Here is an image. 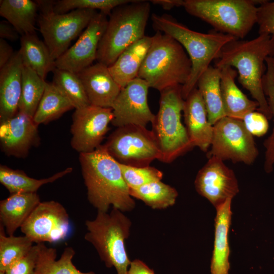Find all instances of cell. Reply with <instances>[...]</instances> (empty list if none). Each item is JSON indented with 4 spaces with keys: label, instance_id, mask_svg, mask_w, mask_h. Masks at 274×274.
<instances>
[{
    "label": "cell",
    "instance_id": "1",
    "mask_svg": "<svg viewBox=\"0 0 274 274\" xmlns=\"http://www.w3.org/2000/svg\"><path fill=\"white\" fill-rule=\"evenodd\" d=\"M79 159L87 199L98 211L107 212L111 206L121 212L134 208L119 163L103 145L92 152L80 153Z\"/></svg>",
    "mask_w": 274,
    "mask_h": 274
},
{
    "label": "cell",
    "instance_id": "2",
    "mask_svg": "<svg viewBox=\"0 0 274 274\" xmlns=\"http://www.w3.org/2000/svg\"><path fill=\"white\" fill-rule=\"evenodd\" d=\"M269 57H274V36L261 33L251 40L236 39L227 43L216 59L215 67H235L238 82L258 104V111L270 120L272 116L263 87L265 60Z\"/></svg>",
    "mask_w": 274,
    "mask_h": 274
},
{
    "label": "cell",
    "instance_id": "3",
    "mask_svg": "<svg viewBox=\"0 0 274 274\" xmlns=\"http://www.w3.org/2000/svg\"><path fill=\"white\" fill-rule=\"evenodd\" d=\"M151 20L156 31L169 36L178 42L190 58L191 73L187 81L182 86L184 100L196 88L199 78L210 66L211 62L219 57L223 47L236 39L231 35L217 31L208 33L195 31L168 15L153 13Z\"/></svg>",
    "mask_w": 274,
    "mask_h": 274
},
{
    "label": "cell",
    "instance_id": "4",
    "mask_svg": "<svg viewBox=\"0 0 274 274\" xmlns=\"http://www.w3.org/2000/svg\"><path fill=\"white\" fill-rule=\"evenodd\" d=\"M192 64L183 46L174 39L157 31L141 66L138 78L160 92L183 86L187 81Z\"/></svg>",
    "mask_w": 274,
    "mask_h": 274
},
{
    "label": "cell",
    "instance_id": "5",
    "mask_svg": "<svg viewBox=\"0 0 274 274\" xmlns=\"http://www.w3.org/2000/svg\"><path fill=\"white\" fill-rule=\"evenodd\" d=\"M150 9L149 1L133 0L112 11L98 47V62L110 66L126 48L145 36Z\"/></svg>",
    "mask_w": 274,
    "mask_h": 274
},
{
    "label": "cell",
    "instance_id": "6",
    "mask_svg": "<svg viewBox=\"0 0 274 274\" xmlns=\"http://www.w3.org/2000/svg\"><path fill=\"white\" fill-rule=\"evenodd\" d=\"M258 0H184L189 14L211 25L217 31L244 38L257 21Z\"/></svg>",
    "mask_w": 274,
    "mask_h": 274
},
{
    "label": "cell",
    "instance_id": "7",
    "mask_svg": "<svg viewBox=\"0 0 274 274\" xmlns=\"http://www.w3.org/2000/svg\"><path fill=\"white\" fill-rule=\"evenodd\" d=\"M131 224L130 220L115 208L109 214L98 211L95 219L85 222V239L93 245L107 267L115 268L117 274H127L131 263L125 246Z\"/></svg>",
    "mask_w": 274,
    "mask_h": 274
},
{
    "label": "cell",
    "instance_id": "8",
    "mask_svg": "<svg viewBox=\"0 0 274 274\" xmlns=\"http://www.w3.org/2000/svg\"><path fill=\"white\" fill-rule=\"evenodd\" d=\"M182 86L169 87L160 92L159 110L151 123L160 152L159 160L164 163L173 162L193 148L181 122L185 101Z\"/></svg>",
    "mask_w": 274,
    "mask_h": 274
},
{
    "label": "cell",
    "instance_id": "9",
    "mask_svg": "<svg viewBox=\"0 0 274 274\" xmlns=\"http://www.w3.org/2000/svg\"><path fill=\"white\" fill-rule=\"evenodd\" d=\"M40 14L38 24L51 56L56 60L69 48L71 42L82 33L97 12L77 9L59 14L54 11V1H36Z\"/></svg>",
    "mask_w": 274,
    "mask_h": 274
},
{
    "label": "cell",
    "instance_id": "10",
    "mask_svg": "<svg viewBox=\"0 0 274 274\" xmlns=\"http://www.w3.org/2000/svg\"><path fill=\"white\" fill-rule=\"evenodd\" d=\"M119 163L125 165L150 166L159 160V148L152 130L146 127L129 125L117 127L103 145Z\"/></svg>",
    "mask_w": 274,
    "mask_h": 274
},
{
    "label": "cell",
    "instance_id": "11",
    "mask_svg": "<svg viewBox=\"0 0 274 274\" xmlns=\"http://www.w3.org/2000/svg\"><path fill=\"white\" fill-rule=\"evenodd\" d=\"M208 158L252 164L259 152L253 136L242 120L225 116L213 125V134Z\"/></svg>",
    "mask_w": 274,
    "mask_h": 274
},
{
    "label": "cell",
    "instance_id": "12",
    "mask_svg": "<svg viewBox=\"0 0 274 274\" xmlns=\"http://www.w3.org/2000/svg\"><path fill=\"white\" fill-rule=\"evenodd\" d=\"M20 229L36 244L55 243L67 237L70 231L69 216L66 209L58 202H40Z\"/></svg>",
    "mask_w": 274,
    "mask_h": 274
},
{
    "label": "cell",
    "instance_id": "13",
    "mask_svg": "<svg viewBox=\"0 0 274 274\" xmlns=\"http://www.w3.org/2000/svg\"><path fill=\"white\" fill-rule=\"evenodd\" d=\"M113 117L112 108L90 105L75 109L71 128L72 147L79 154L96 149L109 131Z\"/></svg>",
    "mask_w": 274,
    "mask_h": 274
},
{
    "label": "cell",
    "instance_id": "14",
    "mask_svg": "<svg viewBox=\"0 0 274 274\" xmlns=\"http://www.w3.org/2000/svg\"><path fill=\"white\" fill-rule=\"evenodd\" d=\"M149 86L144 80L136 78L122 88L112 107L111 124L117 127L129 125L146 127L155 117L148 104Z\"/></svg>",
    "mask_w": 274,
    "mask_h": 274
},
{
    "label": "cell",
    "instance_id": "15",
    "mask_svg": "<svg viewBox=\"0 0 274 274\" xmlns=\"http://www.w3.org/2000/svg\"><path fill=\"white\" fill-rule=\"evenodd\" d=\"M108 21L107 15L97 12L76 42L55 61V67L78 74L93 64Z\"/></svg>",
    "mask_w": 274,
    "mask_h": 274
},
{
    "label": "cell",
    "instance_id": "16",
    "mask_svg": "<svg viewBox=\"0 0 274 274\" xmlns=\"http://www.w3.org/2000/svg\"><path fill=\"white\" fill-rule=\"evenodd\" d=\"M198 171L194 182L197 192L216 209L239 192L233 171L221 159L211 157Z\"/></svg>",
    "mask_w": 274,
    "mask_h": 274
},
{
    "label": "cell",
    "instance_id": "17",
    "mask_svg": "<svg viewBox=\"0 0 274 274\" xmlns=\"http://www.w3.org/2000/svg\"><path fill=\"white\" fill-rule=\"evenodd\" d=\"M38 125L33 118L18 111L12 117L0 123V143L7 156L26 157L32 147L40 143Z\"/></svg>",
    "mask_w": 274,
    "mask_h": 274
},
{
    "label": "cell",
    "instance_id": "18",
    "mask_svg": "<svg viewBox=\"0 0 274 274\" xmlns=\"http://www.w3.org/2000/svg\"><path fill=\"white\" fill-rule=\"evenodd\" d=\"M77 75L90 105L112 108L122 88L112 76L109 66L97 62Z\"/></svg>",
    "mask_w": 274,
    "mask_h": 274
},
{
    "label": "cell",
    "instance_id": "19",
    "mask_svg": "<svg viewBox=\"0 0 274 274\" xmlns=\"http://www.w3.org/2000/svg\"><path fill=\"white\" fill-rule=\"evenodd\" d=\"M183 112L185 127L192 146L207 152L211 146L213 125L209 122L204 102L197 88L185 99Z\"/></svg>",
    "mask_w": 274,
    "mask_h": 274
},
{
    "label": "cell",
    "instance_id": "20",
    "mask_svg": "<svg viewBox=\"0 0 274 274\" xmlns=\"http://www.w3.org/2000/svg\"><path fill=\"white\" fill-rule=\"evenodd\" d=\"M22 67L19 50L8 63L0 68V123L12 117L18 111Z\"/></svg>",
    "mask_w": 274,
    "mask_h": 274
},
{
    "label": "cell",
    "instance_id": "21",
    "mask_svg": "<svg viewBox=\"0 0 274 274\" xmlns=\"http://www.w3.org/2000/svg\"><path fill=\"white\" fill-rule=\"evenodd\" d=\"M231 200L227 199L217 208L215 219V239L211 263V274H228L230 249L228 232L231 222Z\"/></svg>",
    "mask_w": 274,
    "mask_h": 274
},
{
    "label": "cell",
    "instance_id": "22",
    "mask_svg": "<svg viewBox=\"0 0 274 274\" xmlns=\"http://www.w3.org/2000/svg\"><path fill=\"white\" fill-rule=\"evenodd\" d=\"M220 73L221 96L226 116L242 120L248 113L258 110V104L250 99L236 85L237 71L225 66L220 68Z\"/></svg>",
    "mask_w": 274,
    "mask_h": 274
},
{
    "label": "cell",
    "instance_id": "23",
    "mask_svg": "<svg viewBox=\"0 0 274 274\" xmlns=\"http://www.w3.org/2000/svg\"><path fill=\"white\" fill-rule=\"evenodd\" d=\"M152 41V37L144 36L126 48L109 66L112 76L121 88L138 77Z\"/></svg>",
    "mask_w": 274,
    "mask_h": 274
},
{
    "label": "cell",
    "instance_id": "24",
    "mask_svg": "<svg viewBox=\"0 0 274 274\" xmlns=\"http://www.w3.org/2000/svg\"><path fill=\"white\" fill-rule=\"evenodd\" d=\"M36 193H18L11 194L0 202V220L9 235H14L35 208L40 203Z\"/></svg>",
    "mask_w": 274,
    "mask_h": 274
},
{
    "label": "cell",
    "instance_id": "25",
    "mask_svg": "<svg viewBox=\"0 0 274 274\" xmlns=\"http://www.w3.org/2000/svg\"><path fill=\"white\" fill-rule=\"evenodd\" d=\"M39 6L31 0H1L0 15L5 18L20 35L36 33Z\"/></svg>",
    "mask_w": 274,
    "mask_h": 274
},
{
    "label": "cell",
    "instance_id": "26",
    "mask_svg": "<svg viewBox=\"0 0 274 274\" xmlns=\"http://www.w3.org/2000/svg\"><path fill=\"white\" fill-rule=\"evenodd\" d=\"M19 49L23 64L45 80L47 74L56 68L55 60L45 42L40 40L36 33L22 36Z\"/></svg>",
    "mask_w": 274,
    "mask_h": 274
},
{
    "label": "cell",
    "instance_id": "27",
    "mask_svg": "<svg viewBox=\"0 0 274 274\" xmlns=\"http://www.w3.org/2000/svg\"><path fill=\"white\" fill-rule=\"evenodd\" d=\"M220 69L210 66L199 78L196 87L199 91L208 113L209 122L214 125L226 116L220 85Z\"/></svg>",
    "mask_w": 274,
    "mask_h": 274
},
{
    "label": "cell",
    "instance_id": "28",
    "mask_svg": "<svg viewBox=\"0 0 274 274\" xmlns=\"http://www.w3.org/2000/svg\"><path fill=\"white\" fill-rule=\"evenodd\" d=\"M39 250L34 274H95L93 271L84 272L78 269L72 260L75 251L72 247H66L59 259L54 248L39 243Z\"/></svg>",
    "mask_w": 274,
    "mask_h": 274
},
{
    "label": "cell",
    "instance_id": "29",
    "mask_svg": "<svg viewBox=\"0 0 274 274\" xmlns=\"http://www.w3.org/2000/svg\"><path fill=\"white\" fill-rule=\"evenodd\" d=\"M72 167L54 174L51 177L36 179L28 177L23 171L13 169L7 166H0V183L9 191L10 194L18 193H36L43 185L52 183L71 173Z\"/></svg>",
    "mask_w": 274,
    "mask_h": 274
},
{
    "label": "cell",
    "instance_id": "30",
    "mask_svg": "<svg viewBox=\"0 0 274 274\" xmlns=\"http://www.w3.org/2000/svg\"><path fill=\"white\" fill-rule=\"evenodd\" d=\"M74 108L69 99L59 89L52 83L47 82L33 120L38 126L46 124Z\"/></svg>",
    "mask_w": 274,
    "mask_h": 274
},
{
    "label": "cell",
    "instance_id": "31",
    "mask_svg": "<svg viewBox=\"0 0 274 274\" xmlns=\"http://www.w3.org/2000/svg\"><path fill=\"white\" fill-rule=\"evenodd\" d=\"M46 83L36 72L23 64L18 111L33 118L44 94Z\"/></svg>",
    "mask_w": 274,
    "mask_h": 274
},
{
    "label": "cell",
    "instance_id": "32",
    "mask_svg": "<svg viewBox=\"0 0 274 274\" xmlns=\"http://www.w3.org/2000/svg\"><path fill=\"white\" fill-rule=\"evenodd\" d=\"M132 197L142 200L154 209H165L174 205L178 195L175 188L161 181L153 182L137 188L129 189Z\"/></svg>",
    "mask_w": 274,
    "mask_h": 274
},
{
    "label": "cell",
    "instance_id": "33",
    "mask_svg": "<svg viewBox=\"0 0 274 274\" xmlns=\"http://www.w3.org/2000/svg\"><path fill=\"white\" fill-rule=\"evenodd\" d=\"M5 228L0 227V272L26 255L32 247L33 242L26 235L15 236L5 234Z\"/></svg>",
    "mask_w": 274,
    "mask_h": 274
},
{
    "label": "cell",
    "instance_id": "34",
    "mask_svg": "<svg viewBox=\"0 0 274 274\" xmlns=\"http://www.w3.org/2000/svg\"><path fill=\"white\" fill-rule=\"evenodd\" d=\"M52 83L69 99L75 109L90 105L77 74L55 68Z\"/></svg>",
    "mask_w": 274,
    "mask_h": 274
},
{
    "label": "cell",
    "instance_id": "35",
    "mask_svg": "<svg viewBox=\"0 0 274 274\" xmlns=\"http://www.w3.org/2000/svg\"><path fill=\"white\" fill-rule=\"evenodd\" d=\"M265 62L266 68L263 78V87L274 122V57H267ZM263 145L265 149L264 169L267 173H270L274 166V126Z\"/></svg>",
    "mask_w": 274,
    "mask_h": 274
},
{
    "label": "cell",
    "instance_id": "36",
    "mask_svg": "<svg viewBox=\"0 0 274 274\" xmlns=\"http://www.w3.org/2000/svg\"><path fill=\"white\" fill-rule=\"evenodd\" d=\"M133 0H59L55 1V13L62 14L77 9L100 10L107 16L116 7L132 2Z\"/></svg>",
    "mask_w": 274,
    "mask_h": 274
},
{
    "label": "cell",
    "instance_id": "37",
    "mask_svg": "<svg viewBox=\"0 0 274 274\" xmlns=\"http://www.w3.org/2000/svg\"><path fill=\"white\" fill-rule=\"evenodd\" d=\"M123 178L129 189H134L145 184L161 181L163 173L150 166L136 167L120 164Z\"/></svg>",
    "mask_w": 274,
    "mask_h": 274
},
{
    "label": "cell",
    "instance_id": "38",
    "mask_svg": "<svg viewBox=\"0 0 274 274\" xmlns=\"http://www.w3.org/2000/svg\"><path fill=\"white\" fill-rule=\"evenodd\" d=\"M39 245H33L28 253L10 266L0 274H34L38 255Z\"/></svg>",
    "mask_w": 274,
    "mask_h": 274
},
{
    "label": "cell",
    "instance_id": "39",
    "mask_svg": "<svg viewBox=\"0 0 274 274\" xmlns=\"http://www.w3.org/2000/svg\"><path fill=\"white\" fill-rule=\"evenodd\" d=\"M257 23L259 34L274 36V1L263 0L258 5Z\"/></svg>",
    "mask_w": 274,
    "mask_h": 274
},
{
    "label": "cell",
    "instance_id": "40",
    "mask_svg": "<svg viewBox=\"0 0 274 274\" xmlns=\"http://www.w3.org/2000/svg\"><path fill=\"white\" fill-rule=\"evenodd\" d=\"M242 121L253 136L261 137L266 133L269 128L268 118L259 111H254L248 113Z\"/></svg>",
    "mask_w": 274,
    "mask_h": 274
},
{
    "label": "cell",
    "instance_id": "41",
    "mask_svg": "<svg viewBox=\"0 0 274 274\" xmlns=\"http://www.w3.org/2000/svg\"><path fill=\"white\" fill-rule=\"evenodd\" d=\"M19 34L15 28L8 21L0 22V38L11 41H17L19 38Z\"/></svg>",
    "mask_w": 274,
    "mask_h": 274
},
{
    "label": "cell",
    "instance_id": "42",
    "mask_svg": "<svg viewBox=\"0 0 274 274\" xmlns=\"http://www.w3.org/2000/svg\"><path fill=\"white\" fill-rule=\"evenodd\" d=\"M14 53L12 47L5 40L0 39V68L11 59Z\"/></svg>",
    "mask_w": 274,
    "mask_h": 274
},
{
    "label": "cell",
    "instance_id": "43",
    "mask_svg": "<svg viewBox=\"0 0 274 274\" xmlns=\"http://www.w3.org/2000/svg\"><path fill=\"white\" fill-rule=\"evenodd\" d=\"M127 274H155L154 270L149 267L144 262L135 259L132 262L128 269Z\"/></svg>",
    "mask_w": 274,
    "mask_h": 274
},
{
    "label": "cell",
    "instance_id": "44",
    "mask_svg": "<svg viewBox=\"0 0 274 274\" xmlns=\"http://www.w3.org/2000/svg\"><path fill=\"white\" fill-rule=\"evenodd\" d=\"M149 2L160 6L164 10H169L175 7H182L183 0H151Z\"/></svg>",
    "mask_w": 274,
    "mask_h": 274
}]
</instances>
